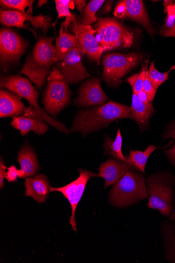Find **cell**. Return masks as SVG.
I'll list each match as a JSON object with an SVG mask.
<instances>
[{"label": "cell", "instance_id": "obj_1", "mask_svg": "<svg viewBox=\"0 0 175 263\" xmlns=\"http://www.w3.org/2000/svg\"><path fill=\"white\" fill-rule=\"evenodd\" d=\"M131 119L130 108L110 101L96 108L82 110L75 117L70 133H80L83 136L108 127L119 119Z\"/></svg>", "mask_w": 175, "mask_h": 263}, {"label": "cell", "instance_id": "obj_2", "mask_svg": "<svg viewBox=\"0 0 175 263\" xmlns=\"http://www.w3.org/2000/svg\"><path fill=\"white\" fill-rule=\"evenodd\" d=\"M54 39V37L40 36L19 71L28 77L39 89L44 86L50 70L57 62L55 46L53 44Z\"/></svg>", "mask_w": 175, "mask_h": 263}, {"label": "cell", "instance_id": "obj_3", "mask_svg": "<svg viewBox=\"0 0 175 263\" xmlns=\"http://www.w3.org/2000/svg\"><path fill=\"white\" fill-rule=\"evenodd\" d=\"M0 86L20 98H23L29 103L30 106L36 110L43 117L46 123L51 125L61 133L68 134L70 132L65 125L55 120L38 105L39 92L27 78L18 75L3 76L0 80Z\"/></svg>", "mask_w": 175, "mask_h": 263}, {"label": "cell", "instance_id": "obj_4", "mask_svg": "<svg viewBox=\"0 0 175 263\" xmlns=\"http://www.w3.org/2000/svg\"><path fill=\"white\" fill-rule=\"evenodd\" d=\"M93 27L95 37L104 51L130 47L133 45V32L115 18H99Z\"/></svg>", "mask_w": 175, "mask_h": 263}, {"label": "cell", "instance_id": "obj_5", "mask_svg": "<svg viewBox=\"0 0 175 263\" xmlns=\"http://www.w3.org/2000/svg\"><path fill=\"white\" fill-rule=\"evenodd\" d=\"M148 196L143 176L129 171L115 183L110 201L117 207H123L146 199Z\"/></svg>", "mask_w": 175, "mask_h": 263}, {"label": "cell", "instance_id": "obj_6", "mask_svg": "<svg viewBox=\"0 0 175 263\" xmlns=\"http://www.w3.org/2000/svg\"><path fill=\"white\" fill-rule=\"evenodd\" d=\"M43 96L45 111L56 117L70 103L72 92L61 71L54 67L47 78Z\"/></svg>", "mask_w": 175, "mask_h": 263}, {"label": "cell", "instance_id": "obj_7", "mask_svg": "<svg viewBox=\"0 0 175 263\" xmlns=\"http://www.w3.org/2000/svg\"><path fill=\"white\" fill-rule=\"evenodd\" d=\"M143 58V55L139 53L127 54L113 53L105 55L103 60L104 81L109 87L118 86L122 82V78Z\"/></svg>", "mask_w": 175, "mask_h": 263}, {"label": "cell", "instance_id": "obj_8", "mask_svg": "<svg viewBox=\"0 0 175 263\" xmlns=\"http://www.w3.org/2000/svg\"><path fill=\"white\" fill-rule=\"evenodd\" d=\"M150 195L148 207L160 211L163 216L169 217L171 211L172 190L165 180L159 176L149 177L146 180Z\"/></svg>", "mask_w": 175, "mask_h": 263}, {"label": "cell", "instance_id": "obj_9", "mask_svg": "<svg viewBox=\"0 0 175 263\" xmlns=\"http://www.w3.org/2000/svg\"><path fill=\"white\" fill-rule=\"evenodd\" d=\"M80 177L70 183L61 187H50V192L61 193L68 200L72 209L70 224L74 231L77 232L76 222L75 220V213L87 182L92 177H98V174L85 170H79Z\"/></svg>", "mask_w": 175, "mask_h": 263}, {"label": "cell", "instance_id": "obj_10", "mask_svg": "<svg viewBox=\"0 0 175 263\" xmlns=\"http://www.w3.org/2000/svg\"><path fill=\"white\" fill-rule=\"evenodd\" d=\"M70 29L77 37L83 54L99 65L104 50L95 37V31L93 28L89 25H83L80 19L77 18L76 21L71 23Z\"/></svg>", "mask_w": 175, "mask_h": 263}, {"label": "cell", "instance_id": "obj_11", "mask_svg": "<svg viewBox=\"0 0 175 263\" xmlns=\"http://www.w3.org/2000/svg\"><path fill=\"white\" fill-rule=\"evenodd\" d=\"M28 46V42L13 30L2 28L0 31V59L2 64L17 63Z\"/></svg>", "mask_w": 175, "mask_h": 263}, {"label": "cell", "instance_id": "obj_12", "mask_svg": "<svg viewBox=\"0 0 175 263\" xmlns=\"http://www.w3.org/2000/svg\"><path fill=\"white\" fill-rule=\"evenodd\" d=\"M84 55L78 43L60 61L57 67L69 84H77L90 77L84 66L82 57Z\"/></svg>", "mask_w": 175, "mask_h": 263}, {"label": "cell", "instance_id": "obj_13", "mask_svg": "<svg viewBox=\"0 0 175 263\" xmlns=\"http://www.w3.org/2000/svg\"><path fill=\"white\" fill-rule=\"evenodd\" d=\"M114 16L118 18H130L142 25L152 37L156 33L141 0H123L116 7Z\"/></svg>", "mask_w": 175, "mask_h": 263}, {"label": "cell", "instance_id": "obj_14", "mask_svg": "<svg viewBox=\"0 0 175 263\" xmlns=\"http://www.w3.org/2000/svg\"><path fill=\"white\" fill-rule=\"evenodd\" d=\"M78 93V97L73 103L79 107L102 106L109 100L98 78H93L85 82L79 89Z\"/></svg>", "mask_w": 175, "mask_h": 263}, {"label": "cell", "instance_id": "obj_15", "mask_svg": "<svg viewBox=\"0 0 175 263\" xmlns=\"http://www.w3.org/2000/svg\"><path fill=\"white\" fill-rule=\"evenodd\" d=\"M46 124L44 122L42 116L31 106L25 109L23 115L13 117L10 123L13 127L20 131L22 136L31 131L40 135L45 134L48 129Z\"/></svg>", "mask_w": 175, "mask_h": 263}, {"label": "cell", "instance_id": "obj_16", "mask_svg": "<svg viewBox=\"0 0 175 263\" xmlns=\"http://www.w3.org/2000/svg\"><path fill=\"white\" fill-rule=\"evenodd\" d=\"M132 170L133 169L127 163L109 158L100 165L98 177L105 180V186L107 188L114 184L128 171Z\"/></svg>", "mask_w": 175, "mask_h": 263}, {"label": "cell", "instance_id": "obj_17", "mask_svg": "<svg viewBox=\"0 0 175 263\" xmlns=\"http://www.w3.org/2000/svg\"><path fill=\"white\" fill-rule=\"evenodd\" d=\"M25 179L26 196L32 197L40 204L45 202L51 187L47 177L43 174H38Z\"/></svg>", "mask_w": 175, "mask_h": 263}, {"label": "cell", "instance_id": "obj_18", "mask_svg": "<svg viewBox=\"0 0 175 263\" xmlns=\"http://www.w3.org/2000/svg\"><path fill=\"white\" fill-rule=\"evenodd\" d=\"M17 160L21 166L18 178L26 179L33 176L40 170L36 154L27 141L20 151Z\"/></svg>", "mask_w": 175, "mask_h": 263}, {"label": "cell", "instance_id": "obj_19", "mask_svg": "<svg viewBox=\"0 0 175 263\" xmlns=\"http://www.w3.org/2000/svg\"><path fill=\"white\" fill-rule=\"evenodd\" d=\"M25 106L21 98L5 88L0 90V117H15L23 115Z\"/></svg>", "mask_w": 175, "mask_h": 263}, {"label": "cell", "instance_id": "obj_20", "mask_svg": "<svg viewBox=\"0 0 175 263\" xmlns=\"http://www.w3.org/2000/svg\"><path fill=\"white\" fill-rule=\"evenodd\" d=\"M154 111L152 103L145 104L142 102L138 95L133 92L132 105L130 107L131 119L135 121L141 129L148 124L149 118Z\"/></svg>", "mask_w": 175, "mask_h": 263}, {"label": "cell", "instance_id": "obj_21", "mask_svg": "<svg viewBox=\"0 0 175 263\" xmlns=\"http://www.w3.org/2000/svg\"><path fill=\"white\" fill-rule=\"evenodd\" d=\"M77 43V37L71 34L68 28L61 26L59 36L56 41L55 59L57 62L61 61Z\"/></svg>", "mask_w": 175, "mask_h": 263}, {"label": "cell", "instance_id": "obj_22", "mask_svg": "<svg viewBox=\"0 0 175 263\" xmlns=\"http://www.w3.org/2000/svg\"><path fill=\"white\" fill-rule=\"evenodd\" d=\"M158 147L150 145L144 152L130 150V155L126 157V163L130 165L133 170H138L145 174V166L150 155L157 150Z\"/></svg>", "mask_w": 175, "mask_h": 263}, {"label": "cell", "instance_id": "obj_23", "mask_svg": "<svg viewBox=\"0 0 175 263\" xmlns=\"http://www.w3.org/2000/svg\"><path fill=\"white\" fill-rule=\"evenodd\" d=\"M26 14L16 10L1 9L0 22L5 27H17L32 31L24 25V22L28 21Z\"/></svg>", "mask_w": 175, "mask_h": 263}, {"label": "cell", "instance_id": "obj_24", "mask_svg": "<svg viewBox=\"0 0 175 263\" xmlns=\"http://www.w3.org/2000/svg\"><path fill=\"white\" fill-rule=\"evenodd\" d=\"M58 17L56 21L53 24L52 27H55L58 20L61 17H65L66 20L62 23L61 26L64 28H68L71 23L76 20V16L71 13L70 9H73V1L70 0H56L55 1Z\"/></svg>", "mask_w": 175, "mask_h": 263}, {"label": "cell", "instance_id": "obj_25", "mask_svg": "<svg viewBox=\"0 0 175 263\" xmlns=\"http://www.w3.org/2000/svg\"><path fill=\"white\" fill-rule=\"evenodd\" d=\"M122 138L120 129H118L116 137L114 140L109 136L105 138L104 143L105 155H110L116 160L126 162V159L122 152Z\"/></svg>", "mask_w": 175, "mask_h": 263}, {"label": "cell", "instance_id": "obj_26", "mask_svg": "<svg viewBox=\"0 0 175 263\" xmlns=\"http://www.w3.org/2000/svg\"><path fill=\"white\" fill-rule=\"evenodd\" d=\"M105 2L104 0H93L86 6L80 18L83 25L91 26L92 24L97 22L98 18L95 14Z\"/></svg>", "mask_w": 175, "mask_h": 263}, {"label": "cell", "instance_id": "obj_27", "mask_svg": "<svg viewBox=\"0 0 175 263\" xmlns=\"http://www.w3.org/2000/svg\"><path fill=\"white\" fill-rule=\"evenodd\" d=\"M31 0H1L0 5L4 8H10L24 14H33V4Z\"/></svg>", "mask_w": 175, "mask_h": 263}, {"label": "cell", "instance_id": "obj_28", "mask_svg": "<svg viewBox=\"0 0 175 263\" xmlns=\"http://www.w3.org/2000/svg\"><path fill=\"white\" fill-rule=\"evenodd\" d=\"M167 14L166 22L162 27L160 34L165 37H175V2L173 5L165 9Z\"/></svg>", "mask_w": 175, "mask_h": 263}, {"label": "cell", "instance_id": "obj_29", "mask_svg": "<svg viewBox=\"0 0 175 263\" xmlns=\"http://www.w3.org/2000/svg\"><path fill=\"white\" fill-rule=\"evenodd\" d=\"M155 61L150 64L148 74L154 87L157 90L160 86L168 79V75L170 71L175 69V65H173L166 73H161L155 67Z\"/></svg>", "mask_w": 175, "mask_h": 263}, {"label": "cell", "instance_id": "obj_30", "mask_svg": "<svg viewBox=\"0 0 175 263\" xmlns=\"http://www.w3.org/2000/svg\"><path fill=\"white\" fill-rule=\"evenodd\" d=\"M28 21L31 22L33 27L41 29L44 35H46L50 28L52 27V17L49 15H44L40 14L37 16L26 14Z\"/></svg>", "mask_w": 175, "mask_h": 263}, {"label": "cell", "instance_id": "obj_31", "mask_svg": "<svg viewBox=\"0 0 175 263\" xmlns=\"http://www.w3.org/2000/svg\"><path fill=\"white\" fill-rule=\"evenodd\" d=\"M164 137V139L171 138L174 140L173 146L165 151V154L170 162L175 166V122L168 128Z\"/></svg>", "mask_w": 175, "mask_h": 263}, {"label": "cell", "instance_id": "obj_32", "mask_svg": "<svg viewBox=\"0 0 175 263\" xmlns=\"http://www.w3.org/2000/svg\"><path fill=\"white\" fill-rule=\"evenodd\" d=\"M143 89L147 95L149 101L152 103L155 98L157 90L154 87L151 80L149 79L147 67L146 69V77L144 82Z\"/></svg>", "mask_w": 175, "mask_h": 263}, {"label": "cell", "instance_id": "obj_33", "mask_svg": "<svg viewBox=\"0 0 175 263\" xmlns=\"http://www.w3.org/2000/svg\"><path fill=\"white\" fill-rule=\"evenodd\" d=\"M148 60L149 59H148L143 64L144 65L142 66L140 73L132 88L133 92H134L137 94L143 90L144 82L146 77V69L147 67Z\"/></svg>", "mask_w": 175, "mask_h": 263}, {"label": "cell", "instance_id": "obj_34", "mask_svg": "<svg viewBox=\"0 0 175 263\" xmlns=\"http://www.w3.org/2000/svg\"><path fill=\"white\" fill-rule=\"evenodd\" d=\"M8 172L7 173L6 179L9 182H14L17 181L19 176V170L16 169V167L12 165L10 168H8Z\"/></svg>", "mask_w": 175, "mask_h": 263}, {"label": "cell", "instance_id": "obj_35", "mask_svg": "<svg viewBox=\"0 0 175 263\" xmlns=\"http://www.w3.org/2000/svg\"><path fill=\"white\" fill-rule=\"evenodd\" d=\"M6 169L8 168L5 165V162L1 157V160H0V188L1 189L5 186L4 180L7 175Z\"/></svg>", "mask_w": 175, "mask_h": 263}, {"label": "cell", "instance_id": "obj_36", "mask_svg": "<svg viewBox=\"0 0 175 263\" xmlns=\"http://www.w3.org/2000/svg\"><path fill=\"white\" fill-rule=\"evenodd\" d=\"M73 3L76 6L79 11L81 13L86 7V1H83V0H74Z\"/></svg>", "mask_w": 175, "mask_h": 263}, {"label": "cell", "instance_id": "obj_37", "mask_svg": "<svg viewBox=\"0 0 175 263\" xmlns=\"http://www.w3.org/2000/svg\"><path fill=\"white\" fill-rule=\"evenodd\" d=\"M137 95L138 96L139 99L142 102L145 104H148L149 103H151L149 101L147 95L144 89L139 92V93H138Z\"/></svg>", "mask_w": 175, "mask_h": 263}, {"label": "cell", "instance_id": "obj_38", "mask_svg": "<svg viewBox=\"0 0 175 263\" xmlns=\"http://www.w3.org/2000/svg\"><path fill=\"white\" fill-rule=\"evenodd\" d=\"M113 2L112 1H108L106 2L104 7H103L101 11V13L102 14H107L109 13L111 10Z\"/></svg>", "mask_w": 175, "mask_h": 263}, {"label": "cell", "instance_id": "obj_39", "mask_svg": "<svg viewBox=\"0 0 175 263\" xmlns=\"http://www.w3.org/2000/svg\"><path fill=\"white\" fill-rule=\"evenodd\" d=\"M139 74V73L135 74L127 79V82L130 84L132 88L134 85Z\"/></svg>", "mask_w": 175, "mask_h": 263}, {"label": "cell", "instance_id": "obj_40", "mask_svg": "<svg viewBox=\"0 0 175 263\" xmlns=\"http://www.w3.org/2000/svg\"><path fill=\"white\" fill-rule=\"evenodd\" d=\"M47 1L46 0H40L38 2V4L37 5V7H42L43 5L47 4Z\"/></svg>", "mask_w": 175, "mask_h": 263}, {"label": "cell", "instance_id": "obj_41", "mask_svg": "<svg viewBox=\"0 0 175 263\" xmlns=\"http://www.w3.org/2000/svg\"><path fill=\"white\" fill-rule=\"evenodd\" d=\"M173 247H174V253H175V241L174 242Z\"/></svg>", "mask_w": 175, "mask_h": 263}]
</instances>
